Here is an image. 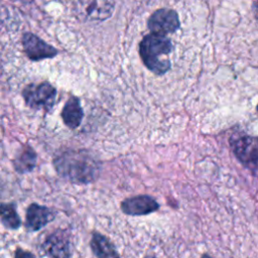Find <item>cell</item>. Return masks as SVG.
<instances>
[{
  "label": "cell",
  "instance_id": "obj_4",
  "mask_svg": "<svg viewBox=\"0 0 258 258\" xmlns=\"http://www.w3.org/2000/svg\"><path fill=\"white\" fill-rule=\"evenodd\" d=\"M230 146L236 158L246 168L258 172V137L234 134L230 138Z\"/></svg>",
  "mask_w": 258,
  "mask_h": 258
},
{
  "label": "cell",
  "instance_id": "obj_14",
  "mask_svg": "<svg viewBox=\"0 0 258 258\" xmlns=\"http://www.w3.org/2000/svg\"><path fill=\"white\" fill-rule=\"evenodd\" d=\"M1 222L2 225L10 230H16L21 225V220L16 211L14 203L1 204Z\"/></svg>",
  "mask_w": 258,
  "mask_h": 258
},
{
  "label": "cell",
  "instance_id": "obj_11",
  "mask_svg": "<svg viewBox=\"0 0 258 258\" xmlns=\"http://www.w3.org/2000/svg\"><path fill=\"white\" fill-rule=\"evenodd\" d=\"M60 115L67 127L70 129L78 128L84 117V111L81 106L80 99L76 96H71L62 107Z\"/></svg>",
  "mask_w": 258,
  "mask_h": 258
},
{
  "label": "cell",
  "instance_id": "obj_2",
  "mask_svg": "<svg viewBox=\"0 0 258 258\" xmlns=\"http://www.w3.org/2000/svg\"><path fill=\"white\" fill-rule=\"evenodd\" d=\"M172 48V42L166 35L150 32L142 37L138 51L144 66L153 74L162 76L170 70V60L166 56Z\"/></svg>",
  "mask_w": 258,
  "mask_h": 258
},
{
  "label": "cell",
  "instance_id": "obj_8",
  "mask_svg": "<svg viewBox=\"0 0 258 258\" xmlns=\"http://www.w3.org/2000/svg\"><path fill=\"white\" fill-rule=\"evenodd\" d=\"M41 249L48 258H72L70 236L61 229L48 234L41 243Z\"/></svg>",
  "mask_w": 258,
  "mask_h": 258
},
{
  "label": "cell",
  "instance_id": "obj_7",
  "mask_svg": "<svg viewBox=\"0 0 258 258\" xmlns=\"http://www.w3.org/2000/svg\"><path fill=\"white\" fill-rule=\"evenodd\" d=\"M21 44L25 55L32 61L53 58L58 53V50L54 46L32 32H24L22 34Z\"/></svg>",
  "mask_w": 258,
  "mask_h": 258
},
{
  "label": "cell",
  "instance_id": "obj_10",
  "mask_svg": "<svg viewBox=\"0 0 258 258\" xmlns=\"http://www.w3.org/2000/svg\"><path fill=\"white\" fill-rule=\"evenodd\" d=\"M55 217V213L45 207L32 203L26 209L25 228L30 232H35L45 227Z\"/></svg>",
  "mask_w": 258,
  "mask_h": 258
},
{
  "label": "cell",
  "instance_id": "obj_16",
  "mask_svg": "<svg viewBox=\"0 0 258 258\" xmlns=\"http://www.w3.org/2000/svg\"><path fill=\"white\" fill-rule=\"evenodd\" d=\"M253 13H254L256 20L258 21V1L253 3Z\"/></svg>",
  "mask_w": 258,
  "mask_h": 258
},
{
  "label": "cell",
  "instance_id": "obj_15",
  "mask_svg": "<svg viewBox=\"0 0 258 258\" xmlns=\"http://www.w3.org/2000/svg\"><path fill=\"white\" fill-rule=\"evenodd\" d=\"M14 258H35V256L32 253H30L26 250H23L21 248H17L15 250Z\"/></svg>",
  "mask_w": 258,
  "mask_h": 258
},
{
  "label": "cell",
  "instance_id": "obj_12",
  "mask_svg": "<svg viewBox=\"0 0 258 258\" xmlns=\"http://www.w3.org/2000/svg\"><path fill=\"white\" fill-rule=\"evenodd\" d=\"M90 246L97 258H120L114 244L99 232L93 233Z\"/></svg>",
  "mask_w": 258,
  "mask_h": 258
},
{
  "label": "cell",
  "instance_id": "obj_1",
  "mask_svg": "<svg viewBox=\"0 0 258 258\" xmlns=\"http://www.w3.org/2000/svg\"><path fill=\"white\" fill-rule=\"evenodd\" d=\"M55 171L59 176L75 184L94 182L101 171L100 161L88 150L64 149L53 158Z\"/></svg>",
  "mask_w": 258,
  "mask_h": 258
},
{
  "label": "cell",
  "instance_id": "obj_3",
  "mask_svg": "<svg viewBox=\"0 0 258 258\" xmlns=\"http://www.w3.org/2000/svg\"><path fill=\"white\" fill-rule=\"evenodd\" d=\"M22 97L27 107L33 110L49 112L55 103L56 89L48 82L30 83L22 90Z\"/></svg>",
  "mask_w": 258,
  "mask_h": 258
},
{
  "label": "cell",
  "instance_id": "obj_19",
  "mask_svg": "<svg viewBox=\"0 0 258 258\" xmlns=\"http://www.w3.org/2000/svg\"><path fill=\"white\" fill-rule=\"evenodd\" d=\"M256 110H257V112H258V105H257V107H256Z\"/></svg>",
  "mask_w": 258,
  "mask_h": 258
},
{
  "label": "cell",
  "instance_id": "obj_17",
  "mask_svg": "<svg viewBox=\"0 0 258 258\" xmlns=\"http://www.w3.org/2000/svg\"><path fill=\"white\" fill-rule=\"evenodd\" d=\"M144 258H156V257H154V256H146Z\"/></svg>",
  "mask_w": 258,
  "mask_h": 258
},
{
  "label": "cell",
  "instance_id": "obj_9",
  "mask_svg": "<svg viewBox=\"0 0 258 258\" xmlns=\"http://www.w3.org/2000/svg\"><path fill=\"white\" fill-rule=\"evenodd\" d=\"M122 212L129 216H145L159 209L157 201L148 195H139L127 198L121 202Z\"/></svg>",
  "mask_w": 258,
  "mask_h": 258
},
{
  "label": "cell",
  "instance_id": "obj_6",
  "mask_svg": "<svg viewBox=\"0 0 258 258\" xmlns=\"http://www.w3.org/2000/svg\"><path fill=\"white\" fill-rule=\"evenodd\" d=\"M147 27L152 33L156 34L174 33L180 27L179 16L174 9L159 8L148 17Z\"/></svg>",
  "mask_w": 258,
  "mask_h": 258
},
{
  "label": "cell",
  "instance_id": "obj_5",
  "mask_svg": "<svg viewBox=\"0 0 258 258\" xmlns=\"http://www.w3.org/2000/svg\"><path fill=\"white\" fill-rule=\"evenodd\" d=\"M75 15L83 21H104L109 18L115 7L113 1H80L74 4Z\"/></svg>",
  "mask_w": 258,
  "mask_h": 258
},
{
  "label": "cell",
  "instance_id": "obj_18",
  "mask_svg": "<svg viewBox=\"0 0 258 258\" xmlns=\"http://www.w3.org/2000/svg\"><path fill=\"white\" fill-rule=\"evenodd\" d=\"M203 258H210V257H209L208 255H204V256H203Z\"/></svg>",
  "mask_w": 258,
  "mask_h": 258
},
{
  "label": "cell",
  "instance_id": "obj_13",
  "mask_svg": "<svg viewBox=\"0 0 258 258\" xmlns=\"http://www.w3.org/2000/svg\"><path fill=\"white\" fill-rule=\"evenodd\" d=\"M37 155L34 149L29 145L22 146L19 153L13 159L12 164L16 172L20 174L28 173L32 171L36 165Z\"/></svg>",
  "mask_w": 258,
  "mask_h": 258
}]
</instances>
